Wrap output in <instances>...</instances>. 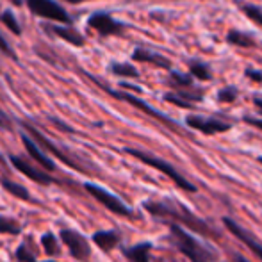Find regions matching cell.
I'll return each mask as SVG.
<instances>
[{
	"mask_svg": "<svg viewBox=\"0 0 262 262\" xmlns=\"http://www.w3.org/2000/svg\"><path fill=\"white\" fill-rule=\"evenodd\" d=\"M145 209L148 210L152 216L161 217V220H171L173 223H184L189 228H193L194 232L205 235V237H210V235H217L216 230L209 227L204 220L193 214L186 205L179 204V202H171V200H162V202H156L150 200L145 202Z\"/></svg>",
	"mask_w": 262,
	"mask_h": 262,
	"instance_id": "6da1fadb",
	"label": "cell"
},
{
	"mask_svg": "<svg viewBox=\"0 0 262 262\" xmlns=\"http://www.w3.org/2000/svg\"><path fill=\"white\" fill-rule=\"evenodd\" d=\"M169 225V239L177 246L182 255H186L191 262H214L217 259V253L207 245L196 239L194 235L187 234L179 223H168Z\"/></svg>",
	"mask_w": 262,
	"mask_h": 262,
	"instance_id": "7a4b0ae2",
	"label": "cell"
},
{
	"mask_svg": "<svg viewBox=\"0 0 262 262\" xmlns=\"http://www.w3.org/2000/svg\"><path fill=\"white\" fill-rule=\"evenodd\" d=\"M125 152H127L128 156L136 157L138 161H141V162H145V164H148V166H152V168L159 169L161 173H164V175L169 177V179H171L182 191H187V193H196V191H198V187L194 186L193 182H189L186 177L180 175V173L177 171V169L173 168L169 162H166L164 159H159L156 156H152V154L143 152V150H136V148H125Z\"/></svg>",
	"mask_w": 262,
	"mask_h": 262,
	"instance_id": "3957f363",
	"label": "cell"
},
{
	"mask_svg": "<svg viewBox=\"0 0 262 262\" xmlns=\"http://www.w3.org/2000/svg\"><path fill=\"white\" fill-rule=\"evenodd\" d=\"M84 189H86L88 193L95 198V200L100 202L105 209H109L111 212L118 214V216H130V214H132L130 209H128L127 205L120 200V198L114 196V194H111L109 191L102 189L100 186H95V184L88 182V184H84Z\"/></svg>",
	"mask_w": 262,
	"mask_h": 262,
	"instance_id": "277c9868",
	"label": "cell"
},
{
	"mask_svg": "<svg viewBox=\"0 0 262 262\" xmlns=\"http://www.w3.org/2000/svg\"><path fill=\"white\" fill-rule=\"evenodd\" d=\"M27 7L36 16L49 18V20L61 21V24H70L72 21L68 13L59 4H55L54 0H27Z\"/></svg>",
	"mask_w": 262,
	"mask_h": 262,
	"instance_id": "5b68a950",
	"label": "cell"
},
{
	"mask_svg": "<svg viewBox=\"0 0 262 262\" xmlns=\"http://www.w3.org/2000/svg\"><path fill=\"white\" fill-rule=\"evenodd\" d=\"M59 237L62 239L66 246H68L70 253H72L73 259L77 260H88L91 255V248L90 243L86 241L82 234H79L77 230H70V228H62Z\"/></svg>",
	"mask_w": 262,
	"mask_h": 262,
	"instance_id": "8992f818",
	"label": "cell"
},
{
	"mask_svg": "<svg viewBox=\"0 0 262 262\" xmlns=\"http://www.w3.org/2000/svg\"><path fill=\"white\" fill-rule=\"evenodd\" d=\"M186 125L191 128H194V130H200L202 134H207V136L227 132L232 128V125L227 123V121L216 120V118L200 116V114H189V116L186 118Z\"/></svg>",
	"mask_w": 262,
	"mask_h": 262,
	"instance_id": "52a82bcc",
	"label": "cell"
},
{
	"mask_svg": "<svg viewBox=\"0 0 262 262\" xmlns=\"http://www.w3.org/2000/svg\"><path fill=\"white\" fill-rule=\"evenodd\" d=\"M105 91L107 93H111L114 98H120V100H123V102H128L130 105H134V107H138L139 111H143V113H146V114H150L152 118H156V120L159 121H162L164 125H169L171 128H177L179 125L175 123V121L171 120V118H168L166 114H162L161 111H156L152 105H148L146 102H143L141 98H138V97H134V95H128V93H120V91H111V90H107L105 88Z\"/></svg>",
	"mask_w": 262,
	"mask_h": 262,
	"instance_id": "ba28073f",
	"label": "cell"
},
{
	"mask_svg": "<svg viewBox=\"0 0 262 262\" xmlns=\"http://www.w3.org/2000/svg\"><path fill=\"white\" fill-rule=\"evenodd\" d=\"M223 223H225V227H227L228 230H230L232 234H234L235 237H237L239 241L243 243V245L248 246V248L252 250V252L262 260V245H260L259 241H257L255 235H253L252 232H248L246 228H243L239 223H235L232 217H223Z\"/></svg>",
	"mask_w": 262,
	"mask_h": 262,
	"instance_id": "9c48e42d",
	"label": "cell"
},
{
	"mask_svg": "<svg viewBox=\"0 0 262 262\" xmlns=\"http://www.w3.org/2000/svg\"><path fill=\"white\" fill-rule=\"evenodd\" d=\"M24 128L29 132V134L32 136V138L36 139V141H38V143H41V146H43V148H45V150H49L50 154H54L55 157H59V161H62V162H64V164H68L70 168H75V169H79V171H86V169H84V168H80V166H79V162H77L75 159H70L68 156H66L64 152H62L61 148H57V146H55L52 141H49V139H47L45 136L41 134V132H38V130H36L34 127H31V125H29V123H24Z\"/></svg>",
	"mask_w": 262,
	"mask_h": 262,
	"instance_id": "30bf717a",
	"label": "cell"
},
{
	"mask_svg": "<svg viewBox=\"0 0 262 262\" xmlns=\"http://www.w3.org/2000/svg\"><path fill=\"white\" fill-rule=\"evenodd\" d=\"M11 164L14 166V168L18 169L20 173H24L25 177H29L31 180H34V182L38 184H45V186H49V184L54 182V179L49 175V173L45 171V169H38L36 166H32L31 162H27L25 159L21 157H16V156H11L9 157Z\"/></svg>",
	"mask_w": 262,
	"mask_h": 262,
	"instance_id": "8fae6325",
	"label": "cell"
},
{
	"mask_svg": "<svg viewBox=\"0 0 262 262\" xmlns=\"http://www.w3.org/2000/svg\"><path fill=\"white\" fill-rule=\"evenodd\" d=\"M90 27H93L95 31H98L102 36H113V34H121L123 25L120 21H116L113 16H109L107 13H95L88 21Z\"/></svg>",
	"mask_w": 262,
	"mask_h": 262,
	"instance_id": "7c38bea8",
	"label": "cell"
},
{
	"mask_svg": "<svg viewBox=\"0 0 262 262\" xmlns=\"http://www.w3.org/2000/svg\"><path fill=\"white\" fill-rule=\"evenodd\" d=\"M21 141H24L25 150L29 152V156L34 159V161L38 162V164H41V168L45 169V171H54V169H55L54 161L49 156H47L45 152H41V148H39V146L36 145V141H32V139L29 138L27 134L21 136Z\"/></svg>",
	"mask_w": 262,
	"mask_h": 262,
	"instance_id": "4fadbf2b",
	"label": "cell"
},
{
	"mask_svg": "<svg viewBox=\"0 0 262 262\" xmlns=\"http://www.w3.org/2000/svg\"><path fill=\"white\" fill-rule=\"evenodd\" d=\"M93 243L102 250V252L109 253L111 250H114L118 245H120V235H118V232H111V230L95 232Z\"/></svg>",
	"mask_w": 262,
	"mask_h": 262,
	"instance_id": "5bb4252c",
	"label": "cell"
},
{
	"mask_svg": "<svg viewBox=\"0 0 262 262\" xmlns=\"http://www.w3.org/2000/svg\"><path fill=\"white\" fill-rule=\"evenodd\" d=\"M132 59H136V61H141V62H152V64L159 66V68H166V70L171 66L169 59H166L164 55L150 52V50H146V49H136L134 54H132Z\"/></svg>",
	"mask_w": 262,
	"mask_h": 262,
	"instance_id": "9a60e30c",
	"label": "cell"
},
{
	"mask_svg": "<svg viewBox=\"0 0 262 262\" xmlns=\"http://www.w3.org/2000/svg\"><path fill=\"white\" fill-rule=\"evenodd\" d=\"M150 252H152V243H139L132 248L123 250V255L130 262H150Z\"/></svg>",
	"mask_w": 262,
	"mask_h": 262,
	"instance_id": "2e32d148",
	"label": "cell"
},
{
	"mask_svg": "<svg viewBox=\"0 0 262 262\" xmlns=\"http://www.w3.org/2000/svg\"><path fill=\"white\" fill-rule=\"evenodd\" d=\"M49 31H52L57 38L64 39V41L72 43V45L75 47H82L84 45V38L79 34L77 31H73V29L70 27H61V25H52V27H49Z\"/></svg>",
	"mask_w": 262,
	"mask_h": 262,
	"instance_id": "e0dca14e",
	"label": "cell"
},
{
	"mask_svg": "<svg viewBox=\"0 0 262 262\" xmlns=\"http://www.w3.org/2000/svg\"><path fill=\"white\" fill-rule=\"evenodd\" d=\"M227 41L230 45H235V47H243V49H250V47H255V39L252 36L245 34L241 31H230L227 34Z\"/></svg>",
	"mask_w": 262,
	"mask_h": 262,
	"instance_id": "ac0fdd59",
	"label": "cell"
},
{
	"mask_svg": "<svg viewBox=\"0 0 262 262\" xmlns=\"http://www.w3.org/2000/svg\"><path fill=\"white\" fill-rule=\"evenodd\" d=\"M189 75L194 77V79H200V80H210L212 79V73H210L209 66L202 61H189Z\"/></svg>",
	"mask_w": 262,
	"mask_h": 262,
	"instance_id": "d6986e66",
	"label": "cell"
},
{
	"mask_svg": "<svg viewBox=\"0 0 262 262\" xmlns=\"http://www.w3.org/2000/svg\"><path fill=\"white\" fill-rule=\"evenodd\" d=\"M2 187L7 191V193H11V194H13V196L20 198V200H25V202H29V200H31V196H29L27 189H25L24 186H20V184L13 182V180H7V179H4V180H2Z\"/></svg>",
	"mask_w": 262,
	"mask_h": 262,
	"instance_id": "ffe728a7",
	"label": "cell"
},
{
	"mask_svg": "<svg viewBox=\"0 0 262 262\" xmlns=\"http://www.w3.org/2000/svg\"><path fill=\"white\" fill-rule=\"evenodd\" d=\"M111 72L114 75H121V77H138L139 72L128 62H113L111 64Z\"/></svg>",
	"mask_w": 262,
	"mask_h": 262,
	"instance_id": "44dd1931",
	"label": "cell"
},
{
	"mask_svg": "<svg viewBox=\"0 0 262 262\" xmlns=\"http://www.w3.org/2000/svg\"><path fill=\"white\" fill-rule=\"evenodd\" d=\"M21 230V227L18 225V221H14L13 217L7 216H0V234H11V235H18Z\"/></svg>",
	"mask_w": 262,
	"mask_h": 262,
	"instance_id": "7402d4cb",
	"label": "cell"
},
{
	"mask_svg": "<svg viewBox=\"0 0 262 262\" xmlns=\"http://www.w3.org/2000/svg\"><path fill=\"white\" fill-rule=\"evenodd\" d=\"M0 21H2V24L6 25V27L9 29L13 34H16V36L21 34L20 24L16 21V16H13V13H11V11H4V13H0Z\"/></svg>",
	"mask_w": 262,
	"mask_h": 262,
	"instance_id": "603a6c76",
	"label": "cell"
},
{
	"mask_svg": "<svg viewBox=\"0 0 262 262\" xmlns=\"http://www.w3.org/2000/svg\"><path fill=\"white\" fill-rule=\"evenodd\" d=\"M169 82L173 84L175 88H191L193 84V77L191 75H186V73H180V72H171V79Z\"/></svg>",
	"mask_w": 262,
	"mask_h": 262,
	"instance_id": "cb8c5ba5",
	"label": "cell"
},
{
	"mask_svg": "<svg viewBox=\"0 0 262 262\" xmlns=\"http://www.w3.org/2000/svg\"><path fill=\"white\" fill-rule=\"evenodd\" d=\"M41 245L45 248V253L47 255H57L59 253V245H57V239L54 237L52 234H45L41 237Z\"/></svg>",
	"mask_w": 262,
	"mask_h": 262,
	"instance_id": "d4e9b609",
	"label": "cell"
},
{
	"mask_svg": "<svg viewBox=\"0 0 262 262\" xmlns=\"http://www.w3.org/2000/svg\"><path fill=\"white\" fill-rule=\"evenodd\" d=\"M237 95H239L237 88H234V86L223 88V90L217 93V102H221V104H232V102H235Z\"/></svg>",
	"mask_w": 262,
	"mask_h": 262,
	"instance_id": "484cf974",
	"label": "cell"
},
{
	"mask_svg": "<svg viewBox=\"0 0 262 262\" xmlns=\"http://www.w3.org/2000/svg\"><path fill=\"white\" fill-rule=\"evenodd\" d=\"M164 102H169V104H173V105H179V107H182V109H193V102L186 100V98H182L177 93H166Z\"/></svg>",
	"mask_w": 262,
	"mask_h": 262,
	"instance_id": "4316f807",
	"label": "cell"
},
{
	"mask_svg": "<svg viewBox=\"0 0 262 262\" xmlns=\"http://www.w3.org/2000/svg\"><path fill=\"white\" fill-rule=\"evenodd\" d=\"M16 259L18 262H36V255L32 250L27 248V245H20L16 248Z\"/></svg>",
	"mask_w": 262,
	"mask_h": 262,
	"instance_id": "83f0119b",
	"label": "cell"
},
{
	"mask_svg": "<svg viewBox=\"0 0 262 262\" xmlns=\"http://www.w3.org/2000/svg\"><path fill=\"white\" fill-rule=\"evenodd\" d=\"M243 11H245V14L250 18L252 21H255V24L262 25V9L257 6H243Z\"/></svg>",
	"mask_w": 262,
	"mask_h": 262,
	"instance_id": "f1b7e54d",
	"label": "cell"
},
{
	"mask_svg": "<svg viewBox=\"0 0 262 262\" xmlns=\"http://www.w3.org/2000/svg\"><path fill=\"white\" fill-rule=\"evenodd\" d=\"M0 50H2L6 55H9V57H13V59H16V54L13 52V49H11L9 45H7V41H6V38H4L2 34H0Z\"/></svg>",
	"mask_w": 262,
	"mask_h": 262,
	"instance_id": "f546056e",
	"label": "cell"
},
{
	"mask_svg": "<svg viewBox=\"0 0 262 262\" xmlns=\"http://www.w3.org/2000/svg\"><path fill=\"white\" fill-rule=\"evenodd\" d=\"M245 75L248 77V79H252L253 82H262V72H259V70L248 68V70L245 72Z\"/></svg>",
	"mask_w": 262,
	"mask_h": 262,
	"instance_id": "4dcf8cb0",
	"label": "cell"
},
{
	"mask_svg": "<svg viewBox=\"0 0 262 262\" xmlns=\"http://www.w3.org/2000/svg\"><path fill=\"white\" fill-rule=\"evenodd\" d=\"M243 120H245V123H248V125H252V127H257V128H260V130H262V120H259V118L245 116Z\"/></svg>",
	"mask_w": 262,
	"mask_h": 262,
	"instance_id": "1f68e13d",
	"label": "cell"
},
{
	"mask_svg": "<svg viewBox=\"0 0 262 262\" xmlns=\"http://www.w3.org/2000/svg\"><path fill=\"white\" fill-rule=\"evenodd\" d=\"M121 88H125V90H134V91H138V93H141V88L130 86V84H127V82H121Z\"/></svg>",
	"mask_w": 262,
	"mask_h": 262,
	"instance_id": "d6a6232c",
	"label": "cell"
},
{
	"mask_svg": "<svg viewBox=\"0 0 262 262\" xmlns=\"http://www.w3.org/2000/svg\"><path fill=\"white\" fill-rule=\"evenodd\" d=\"M253 104H255V107L259 109V113L262 114V98H255V100H253Z\"/></svg>",
	"mask_w": 262,
	"mask_h": 262,
	"instance_id": "836d02e7",
	"label": "cell"
},
{
	"mask_svg": "<svg viewBox=\"0 0 262 262\" xmlns=\"http://www.w3.org/2000/svg\"><path fill=\"white\" fill-rule=\"evenodd\" d=\"M0 125H2V127H9V123H7V120L2 116V114H0Z\"/></svg>",
	"mask_w": 262,
	"mask_h": 262,
	"instance_id": "e575fe53",
	"label": "cell"
},
{
	"mask_svg": "<svg viewBox=\"0 0 262 262\" xmlns=\"http://www.w3.org/2000/svg\"><path fill=\"white\" fill-rule=\"evenodd\" d=\"M235 262H250V260H248V259H245V257L239 255V253H237V255H235Z\"/></svg>",
	"mask_w": 262,
	"mask_h": 262,
	"instance_id": "d590c367",
	"label": "cell"
},
{
	"mask_svg": "<svg viewBox=\"0 0 262 262\" xmlns=\"http://www.w3.org/2000/svg\"><path fill=\"white\" fill-rule=\"evenodd\" d=\"M66 2H72V4H80V2H86V0H66Z\"/></svg>",
	"mask_w": 262,
	"mask_h": 262,
	"instance_id": "8d00e7d4",
	"label": "cell"
},
{
	"mask_svg": "<svg viewBox=\"0 0 262 262\" xmlns=\"http://www.w3.org/2000/svg\"><path fill=\"white\" fill-rule=\"evenodd\" d=\"M13 2H14V4H20V0H13Z\"/></svg>",
	"mask_w": 262,
	"mask_h": 262,
	"instance_id": "74e56055",
	"label": "cell"
},
{
	"mask_svg": "<svg viewBox=\"0 0 262 262\" xmlns=\"http://www.w3.org/2000/svg\"><path fill=\"white\" fill-rule=\"evenodd\" d=\"M259 162H260V164H262V157H259Z\"/></svg>",
	"mask_w": 262,
	"mask_h": 262,
	"instance_id": "f35d334b",
	"label": "cell"
},
{
	"mask_svg": "<svg viewBox=\"0 0 262 262\" xmlns=\"http://www.w3.org/2000/svg\"><path fill=\"white\" fill-rule=\"evenodd\" d=\"M49 262H52V260H49Z\"/></svg>",
	"mask_w": 262,
	"mask_h": 262,
	"instance_id": "ab89813d",
	"label": "cell"
}]
</instances>
